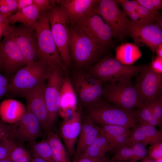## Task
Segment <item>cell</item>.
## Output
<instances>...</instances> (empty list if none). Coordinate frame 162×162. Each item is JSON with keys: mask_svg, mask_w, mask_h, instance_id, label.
<instances>
[{"mask_svg": "<svg viewBox=\"0 0 162 162\" xmlns=\"http://www.w3.org/2000/svg\"><path fill=\"white\" fill-rule=\"evenodd\" d=\"M82 115L80 108L64 120L61 126V135L70 158L74 153L76 142L81 130Z\"/></svg>", "mask_w": 162, "mask_h": 162, "instance_id": "obj_18", "label": "cell"}, {"mask_svg": "<svg viewBox=\"0 0 162 162\" xmlns=\"http://www.w3.org/2000/svg\"><path fill=\"white\" fill-rule=\"evenodd\" d=\"M155 52L157 55V56L162 58V44L158 46Z\"/></svg>", "mask_w": 162, "mask_h": 162, "instance_id": "obj_51", "label": "cell"}, {"mask_svg": "<svg viewBox=\"0 0 162 162\" xmlns=\"http://www.w3.org/2000/svg\"><path fill=\"white\" fill-rule=\"evenodd\" d=\"M128 33L136 44L148 47L153 53L162 44V29L154 22L137 24L130 22Z\"/></svg>", "mask_w": 162, "mask_h": 162, "instance_id": "obj_16", "label": "cell"}, {"mask_svg": "<svg viewBox=\"0 0 162 162\" xmlns=\"http://www.w3.org/2000/svg\"><path fill=\"white\" fill-rule=\"evenodd\" d=\"M77 100L70 80L66 73L60 91L58 113L63 116H67L70 112L72 115L75 111Z\"/></svg>", "mask_w": 162, "mask_h": 162, "instance_id": "obj_22", "label": "cell"}, {"mask_svg": "<svg viewBox=\"0 0 162 162\" xmlns=\"http://www.w3.org/2000/svg\"><path fill=\"white\" fill-rule=\"evenodd\" d=\"M142 18L146 22H153L158 16L150 11L146 8L140 5H138L136 9Z\"/></svg>", "mask_w": 162, "mask_h": 162, "instance_id": "obj_37", "label": "cell"}, {"mask_svg": "<svg viewBox=\"0 0 162 162\" xmlns=\"http://www.w3.org/2000/svg\"><path fill=\"white\" fill-rule=\"evenodd\" d=\"M100 132L106 138L108 142L122 134H130V128L128 127L118 125H101Z\"/></svg>", "mask_w": 162, "mask_h": 162, "instance_id": "obj_29", "label": "cell"}, {"mask_svg": "<svg viewBox=\"0 0 162 162\" xmlns=\"http://www.w3.org/2000/svg\"><path fill=\"white\" fill-rule=\"evenodd\" d=\"M7 5V3L6 0H0V7Z\"/></svg>", "mask_w": 162, "mask_h": 162, "instance_id": "obj_56", "label": "cell"}, {"mask_svg": "<svg viewBox=\"0 0 162 162\" xmlns=\"http://www.w3.org/2000/svg\"><path fill=\"white\" fill-rule=\"evenodd\" d=\"M46 139L50 144L55 162H70V157L64 146L59 136L50 130L47 132Z\"/></svg>", "mask_w": 162, "mask_h": 162, "instance_id": "obj_27", "label": "cell"}, {"mask_svg": "<svg viewBox=\"0 0 162 162\" xmlns=\"http://www.w3.org/2000/svg\"><path fill=\"white\" fill-rule=\"evenodd\" d=\"M155 21H156V24L161 29L162 28V18L161 16H157Z\"/></svg>", "mask_w": 162, "mask_h": 162, "instance_id": "obj_52", "label": "cell"}, {"mask_svg": "<svg viewBox=\"0 0 162 162\" xmlns=\"http://www.w3.org/2000/svg\"><path fill=\"white\" fill-rule=\"evenodd\" d=\"M131 147L133 151V156L129 162H136L139 160H144L148 158V152L145 146L140 143H136Z\"/></svg>", "mask_w": 162, "mask_h": 162, "instance_id": "obj_33", "label": "cell"}, {"mask_svg": "<svg viewBox=\"0 0 162 162\" xmlns=\"http://www.w3.org/2000/svg\"><path fill=\"white\" fill-rule=\"evenodd\" d=\"M100 132V128L87 116L82 122L76 147L74 154L77 158L82 152L91 145Z\"/></svg>", "mask_w": 162, "mask_h": 162, "instance_id": "obj_21", "label": "cell"}, {"mask_svg": "<svg viewBox=\"0 0 162 162\" xmlns=\"http://www.w3.org/2000/svg\"><path fill=\"white\" fill-rule=\"evenodd\" d=\"M133 149L131 147L124 146L120 147L116 151L114 155L111 160L114 162L130 161L133 157Z\"/></svg>", "mask_w": 162, "mask_h": 162, "instance_id": "obj_31", "label": "cell"}, {"mask_svg": "<svg viewBox=\"0 0 162 162\" xmlns=\"http://www.w3.org/2000/svg\"><path fill=\"white\" fill-rule=\"evenodd\" d=\"M8 19L0 14V25L8 21Z\"/></svg>", "mask_w": 162, "mask_h": 162, "instance_id": "obj_54", "label": "cell"}, {"mask_svg": "<svg viewBox=\"0 0 162 162\" xmlns=\"http://www.w3.org/2000/svg\"><path fill=\"white\" fill-rule=\"evenodd\" d=\"M148 154L150 158L155 160L162 158V142L151 145Z\"/></svg>", "mask_w": 162, "mask_h": 162, "instance_id": "obj_39", "label": "cell"}, {"mask_svg": "<svg viewBox=\"0 0 162 162\" xmlns=\"http://www.w3.org/2000/svg\"><path fill=\"white\" fill-rule=\"evenodd\" d=\"M0 162H12L10 159L0 160Z\"/></svg>", "mask_w": 162, "mask_h": 162, "instance_id": "obj_57", "label": "cell"}, {"mask_svg": "<svg viewBox=\"0 0 162 162\" xmlns=\"http://www.w3.org/2000/svg\"><path fill=\"white\" fill-rule=\"evenodd\" d=\"M139 5L143 6L150 11L159 15V12L155 8L151 0H136Z\"/></svg>", "mask_w": 162, "mask_h": 162, "instance_id": "obj_42", "label": "cell"}, {"mask_svg": "<svg viewBox=\"0 0 162 162\" xmlns=\"http://www.w3.org/2000/svg\"><path fill=\"white\" fill-rule=\"evenodd\" d=\"M103 95L110 102L128 110H133L143 104L136 88L130 80L106 84L103 87Z\"/></svg>", "mask_w": 162, "mask_h": 162, "instance_id": "obj_7", "label": "cell"}, {"mask_svg": "<svg viewBox=\"0 0 162 162\" xmlns=\"http://www.w3.org/2000/svg\"><path fill=\"white\" fill-rule=\"evenodd\" d=\"M98 1L61 0H57V3L64 9L68 16V23L73 26L94 9Z\"/></svg>", "mask_w": 162, "mask_h": 162, "instance_id": "obj_19", "label": "cell"}, {"mask_svg": "<svg viewBox=\"0 0 162 162\" xmlns=\"http://www.w3.org/2000/svg\"><path fill=\"white\" fill-rule=\"evenodd\" d=\"M144 66L125 65L115 58L104 57L92 67L88 73L103 83H114L130 80L140 72Z\"/></svg>", "mask_w": 162, "mask_h": 162, "instance_id": "obj_5", "label": "cell"}, {"mask_svg": "<svg viewBox=\"0 0 162 162\" xmlns=\"http://www.w3.org/2000/svg\"><path fill=\"white\" fill-rule=\"evenodd\" d=\"M150 66L155 72L162 74V58L157 56L153 60Z\"/></svg>", "mask_w": 162, "mask_h": 162, "instance_id": "obj_43", "label": "cell"}, {"mask_svg": "<svg viewBox=\"0 0 162 162\" xmlns=\"http://www.w3.org/2000/svg\"><path fill=\"white\" fill-rule=\"evenodd\" d=\"M26 108L21 102L8 99L2 102L0 105V118L3 122L11 124L19 121L25 114Z\"/></svg>", "mask_w": 162, "mask_h": 162, "instance_id": "obj_23", "label": "cell"}, {"mask_svg": "<svg viewBox=\"0 0 162 162\" xmlns=\"http://www.w3.org/2000/svg\"><path fill=\"white\" fill-rule=\"evenodd\" d=\"M133 128L126 146L131 147L134 143H140L146 147L148 144L152 145L162 142V132L155 127L140 124Z\"/></svg>", "mask_w": 162, "mask_h": 162, "instance_id": "obj_20", "label": "cell"}, {"mask_svg": "<svg viewBox=\"0 0 162 162\" xmlns=\"http://www.w3.org/2000/svg\"><path fill=\"white\" fill-rule=\"evenodd\" d=\"M65 71L59 68L53 69L47 79L45 98L48 114L49 130L55 123L58 113L60 91L65 78V75L64 76L63 74L65 73Z\"/></svg>", "mask_w": 162, "mask_h": 162, "instance_id": "obj_13", "label": "cell"}, {"mask_svg": "<svg viewBox=\"0 0 162 162\" xmlns=\"http://www.w3.org/2000/svg\"><path fill=\"white\" fill-rule=\"evenodd\" d=\"M71 82L77 99L82 104L90 106L100 101L103 82L88 73L81 70L74 74Z\"/></svg>", "mask_w": 162, "mask_h": 162, "instance_id": "obj_8", "label": "cell"}, {"mask_svg": "<svg viewBox=\"0 0 162 162\" xmlns=\"http://www.w3.org/2000/svg\"><path fill=\"white\" fill-rule=\"evenodd\" d=\"M26 112L18 122L11 124L8 140L17 144L33 142L42 135L41 124L36 116L26 107Z\"/></svg>", "mask_w": 162, "mask_h": 162, "instance_id": "obj_14", "label": "cell"}, {"mask_svg": "<svg viewBox=\"0 0 162 162\" xmlns=\"http://www.w3.org/2000/svg\"><path fill=\"white\" fill-rule=\"evenodd\" d=\"M136 112L138 120L142 125H145L153 115L152 108L149 103L142 104Z\"/></svg>", "mask_w": 162, "mask_h": 162, "instance_id": "obj_32", "label": "cell"}, {"mask_svg": "<svg viewBox=\"0 0 162 162\" xmlns=\"http://www.w3.org/2000/svg\"><path fill=\"white\" fill-rule=\"evenodd\" d=\"M70 52L75 64L80 68L90 65L98 60L104 48L74 27L69 29Z\"/></svg>", "mask_w": 162, "mask_h": 162, "instance_id": "obj_3", "label": "cell"}, {"mask_svg": "<svg viewBox=\"0 0 162 162\" xmlns=\"http://www.w3.org/2000/svg\"><path fill=\"white\" fill-rule=\"evenodd\" d=\"M0 42V71L8 80L27 64L19 49L8 35L2 33Z\"/></svg>", "mask_w": 162, "mask_h": 162, "instance_id": "obj_12", "label": "cell"}, {"mask_svg": "<svg viewBox=\"0 0 162 162\" xmlns=\"http://www.w3.org/2000/svg\"><path fill=\"white\" fill-rule=\"evenodd\" d=\"M52 69L39 61L25 65L13 77L9 92L15 96L23 97L27 92L44 82Z\"/></svg>", "mask_w": 162, "mask_h": 162, "instance_id": "obj_4", "label": "cell"}, {"mask_svg": "<svg viewBox=\"0 0 162 162\" xmlns=\"http://www.w3.org/2000/svg\"><path fill=\"white\" fill-rule=\"evenodd\" d=\"M10 88V83L8 79L3 75L0 71V100Z\"/></svg>", "mask_w": 162, "mask_h": 162, "instance_id": "obj_40", "label": "cell"}, {"mask_svg": "<svg viewBox=\"0 0 162 162\" xmlns=\"http://www.w3.org/2000/svg\"><path fill=\"white\" fill-rule=\"evenodd\" d=\"M88 117L95 124L101 125H118L128 128L136 125V111H129L99 101L89 106Z\"/></svg>", "mask_w": 162, "mask_h": 162, "instance_id": "obj_2", "label": "cell"}, {"mask_svg": "<svg viewBox=\"0 0 162 162\" xmlns=\"http://www.w3.org/2000/svg\"><path fill=\"white\" fill-rule=\"evenodd\" d=\"M2 33L10 37L16 43L27 64L36 61L37 46L33 28L22 25L16 27L8 22L3 26Z\"/></svg>", "mask_w": 162, "mask_h": 162, "instance_id": "obj_9", "label": "cell"}, {"mask_svg": "<svg viewBox=\"0 0 162 162\" xmlns=\"http://www.w3.org/2000/svg\"><path fill=\"white\" fill-rule=\"evenodd\" d=\"M11 128V124L0 120V141L8 139Z\"/></svg>", "mask_w": 162, "mask_h": 162, "instance_id": "obj_41", "label": "cell"}, {"mask_svg": "<svg viewBox=\"0 0 162 162\" xmlns=\"http://www.w3.org/2000/svg\"><path fill=\"white\" fill-rule=\"evenodd\" d=\"M161 125V122L153 115L144 125H147L155 127L156 126H160Z\"/></svg>", "mask_w": 162, "mask_h": 162, "instance_id": "obj_47", "label": "cell"}, {"mask_svg": "<svg viewBox=\"0 0 162 162\" xmlns=\"http://www.w3.org/2000/svg\"><path fill=\"white\" fill-rule=\"evenodd\" d=\"M152 108L153 115L162 123V97L161 93L149 103Z\"/></svg>", "mask_w": 162, "mask_h": 162, "instance_id": "obj_35", "label": "cell"}, {"mask_svg": "<svg viewBox=\"0 0 162 162\" xmlns=\"http://www.w3.org/2000/svg\"><path fill=\"white\" fill-rule=\"evenodd\" d=\"M117 0H100L95 9L110 27L112 36L121 39L127 33L130 22L119 9Z\"/></svg>", "mask_w": 162, "mask_h": 162, "instance_id": "obj_10", "label": "cell"}, {"mask_svg": "<svg viewBox=\"0 0 162 162\" xmlns=\"http://www.w3.org/2000/svg\"><path fill=\"white\" fill-rule=\"evenodd\" d=\"M57 0H33V4L40 13L49 11L57 3Z\"/></svg>", "mask_w": 162, "mask_h": 162, "instance_id": "obj_36", "label": "cell"}, {"mask_svg": "<svg viewBox=\"0 0 162 162\" xmlns=\"http://www.w3.org/2000/svg\"><path fill=\"white\" fill-rule=\"evenodd\" d=\"M127 15L131 19L132 22L134 23L139 24L148 23L146 22L140 14L136 11L130 13Z\"/></svg>", "mask_w": 162, "mask_h": 162, "instance_id": "obj_44", "label": "cell"}, {"mask_svg": "<svg viewBox=\"0 0 162 162\" xmlns=\"http://www.w3.org/2000/svg\"><path fill=\"white\" fill-rule=\"evenodd\" d=\"M100 159L88 157H79L75 159L74 162H98Z\"/></svg>", "mask_w": 162, "mask_h": 162, "instance_id": "obj_48", "label": "cell"}, {"mask_svg": "<svg viewBox=\"0 0 162 162\" xmlns=\"http://www.w3.org/2000/svg\"><path fill=\"white\" fill-rule=\"evenodd\" d=\"M31 162H49L40 158L34 157L33 158Z\"/></svg>", "mask_w": 162, "mask_h": 162, "instance_id": "obj_53", "label": "cell"}, {"mask_svg": "<svg viewBox=\"0 0 162 162\" xmlns=\"http://www.w3.org/2000/svg\"><path fill=\"white\" fill-rule=\"evenodd\" d=\"M115 58L123 64L131 65L139 59L142 53L136 45L126 43L116 48Z\"/></svg>", "mask_w": 162, "mask_h": 162, "instance_id": "obj_25", "label": "cell"}, {"mask_svg": "<svg viewBox=\"0 0 162 162\" xmlns=\"http://www.w3.org/2000/svg\"><path fill=\"white\" fill-rule=\"evenodd\" d=\"M48 12L40 13L38 21L33 27L37 46L36 61L52 69L59 68L65 70L51 33Z\"/></svg>", "mask_w": 162, "mask_h": 162, "instance_id": "obj_1", "label": "cell"}, {"mask_svg": "<svg viewBox=\"0 0 162 162\" xmlns=\"http://www.w3.org/2000/svg\"><path fill=\"white\" fill-rule=\"evenodd\" d=\"M10 159L12 162H31L32 159L28 151L16 143L11 152Z\"/></svg>", "mask_w": 162, "mask_h": 162, "instance_id": "obj_30", "label": "cell"}, {"mask_svg": "<svg viewBox=\"0 0 162 162\" xmlns=\"http://www.w3.org/2000/svg\"><path fill=\"white\" fill-rule=\"evenodd\" d=\"M110 150L107 139L100 132L94 142L83 151L78 158H104L106 153Z\"/></svg>", "mask_w": 162, "mask_h": 162, "instance_id": "obj_26", "label": "cell"}, {"mask_svg": "<svg viewBox=\"0 0 162 162\" xmlns=\"http://www.w3.org/2000/svg\"><path fill=\"white\" fill-rule=\"evenodd\" d=\"M33 149L35 156L44 160L49 162H55L52 156L51 147L46 140H43L40 142H33Z\"/></svg>", "mask_w": 162, "mask_h": 162, "instance_id": "obj_28", "label": "cell"}, {"mask_svg": "<svg viewBox=\"0 0 162 162\" xmlns=\"http://www.w3.org/2000/svg\"><path fill=\"white\" fill-rule=\"evenodd\" d=\"M137 77L135 85L142 104H148L161 93L162 74L144 65Z\"/></svg>", "mask_w": 162, "mask_h": 162, "instance_id": "obj_15", "label": "cell"}, {"mask_svg": "<svg viewBox=\"0 0 162 162\" xmlns=\"http://www.w3.org/2000/svg\"><path fill=\"white\" fill-rule=\"evenodd\" d=\"M0 14L8 19L11 15L7 6L0 7Z\"/></svg>", "mask_w": 162, "mask_h": 162, "instance_id": "obj_49", "label": "cell"}, {"mask_svg": "<svg viewBox=\"0 0 162 162\" xmlns=\"http://www.w3.org/2000/svg\"><path fill=\"white\" fill-rule=\"evenodd\" d=\"M122 6L124 14H128L135 11L139 4L136 0H117Z\"/></svg>", "mask_w": 162, "mask_h": 162, "instance_id": "obj_38", "label": "cell"}, {"mask_svg": "<svg viewBox=\"0 0 162 162\" xmlns=\"http://www.w3.org/2000/svg\"><path fill=\"white\" fill-rule=\"evenodd\" d=\"M100 159L99 160L98 162H100Z\"/></svg>", "mask_w": 162, "mask_h": 162, "instance_id": "obj_60", "label": "cell"}, {"mask_svg": "<svg viewBox=\"0 0 162 162\" xmlns=\"http://www.w3.org/2000/svg\"><path fill=\"white\" fill-rule=\"evenodd\" d=\"M6 1L10 14L18 10L17 0H6Z\"/></svg>", "mask_w": 162, "mask_h": 162, "instance_id": "obj_45", "label": "cell"}, {"mask_svg": "<svg viewBox=\"0 0 162 162\" xmlns=\"http://www.w3.org/2000/svg\"><path fill=\"white\" fill-rule=\"evenodd\" d=\"M155 9L158 10L162 8V0H151Z\"/></svg>", "mask_w": 162, "mask_h": 162, "instance_id": "obj_50", "label": "cell"}, {"mask_svg": "<svg viewBox=\"0 0 162 162\" xmlns=\"http://www.w3.org/2000/svg\"><path fill=\"white\" fill-rule=\"evenodd\" d=\"M46 84L44 82L25 94L27 107L36 116L42 128L47 132L49 116L45 98Z\"/></svg>", "mask_w": 162, "mask_h": 162, "instance_id": "obj_17", "label": "cell"}, {"mask_svg": "<svg viewBox=\"0 0 162 162\" xmlns=\"http://www.w3.org/2000/svg\"><path fill=\"white\" fill-rule=\"evenodd\" d=\"M100 162H114L111 159L106 158L105 157L100 159Z\"/></svg>", "mask_w": 162, "mask_h": 162, "instance_id": "obj_55", "label": "cell"}, {"mask_svg": "<svg viewBox=\"0 0 162 162\" xmlns=\"http://www.w3.org/2000/svg\"><path fill=\"white\" fill-rule=\"evenodd\" d=\"M48 13L52 34L62 61L67 68L70 66L71 61L69 47L70 32L67 26V16L57 3Z\"/></svg>", "mask_w": 162, "mask_h": 162, "instance_id": "obj_6", "label": "cell"}, {"mask_svg": "<svg viewBox=\"0 0 162 162\" xmlns=\"http://www.w3.org/2000/svg\"><path fill=\"white\" fill-rule=\"evenodd\" d=\"M5 23L0 25V36L1 35H2L3 26Z\"/></svg>", "mask_w": 162, "mask_h": 162, "instance_id": "obj_58", "label": "cell"}, {"mask_svg": "<svg viewBox=\"0 0 162 162\" xmlns=\"http://www.w3.org/2000/svg\"><path fill=\"white\" fill-rule=\"evenodd\" d=\"M95 9L73 26L87 35L98 45L104 48L111 42L113 36L112 31L102 18L95 12Z\"/></svg>", "mask_w": 162, "mask_h": 162, "instance_id": "obj_11", "label": "cell"}, {"mask_svg": "<svg viewBox=\"0 0 162 162\" xmlns=\"http://www.w3.org/2000/svg\"><path fill=\"white\" fill-rule=\"evenodd\" d=\"M18 10L33 4V0H17Z\"/></svg>", "mask_w": 162, "mask_h": 162, "instance_id": "obj_46", "label": "cell"}, {"mask_svg": "<svg viewBox=\"0 0 162 162\" xmlns=\"http://www.w3.org/2000/svg\"><path fill=\"white\" fill-rule=\"evenodd\" d=\"M40 16V12L32 4L18 10L15 14L11 15L8 18V22L9 24L20 22L26 26L33 28Z\"/></svg>", "mask_w": 162, "mask_h": 162, "instance_id": "obj_24", "label": "cell"}, {"mask_svg": "<svg viewBox=\"0 0 162 162\" xmlns=\"http://www.w3.org/2000/svg\"><path fill=\"white\" fill-rule=\"evenodd\" d=\"M15 144V143L8 139L0 141V160L10 159L11 152Z\"/></svg>", "mask_w": 162, "mask_h": 162, "instance_id": "obj_34", "label": "cell"}, {"mask_svg": "<svg viewBox=\"0 0 162 162\" xmlns=\"http://www.w3.org/2000/svg\"><path fill=\"white\" fill-rule=\"evenodd\" d=\"M156 162H162V158H159L156 160Z\"/></svg>", "mask_w": 162, "mask_h": 162, "instance_id": "obj_59", "label": "cell"}]
</instances>
